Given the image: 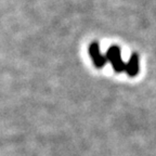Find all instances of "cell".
Here are the masks:
<instances>
[{
    "label": "cell",
    "mask_w": 156,
    "mask_h": 156,
    "mask_svg": "<svg viewBox=\"0 0 156 156\" xmlns=\"http://www.w3.org/2000/svg\"><path fill=\"white\" fill-rule=\"evenodd\" d=\"M107 60L112 63L113 67H114L116 73H122V72H126V64L122 62V55H120V50L118 47L113 46L107 50L106 53Z\"/></svg>",
    "instance_id": "6da1fadb"
},
{
    "label": "cell",
    "mask_w": 156,
    "mask_h": 156,
    "mask_svg": "<svg viewBox=\"0 0 156 156\" xmlns=\"http://www.w3.org/2000/svg\"><path fill=\"white\" fill-rule=\"evenodd\" d=\"M90 55L93 60V63L98 66V67H103L106 64L107 58L100 53V48H99V44L98 42H93L90 46Z\"/></svg>",
    "instance_id": "7a4b0ae2"
},
{
    "label": "cell",
    "mask_w": 156,
    "mask_h": 156,
    "mask_svg": "<svg viewBox=\"0 0 156 156\" xmlns=\"http://www.w3.org/2000/svg\"><path fill=\"white\" fill-rule=\"evenodd\" d=\"M140 69V64H139V56L136 53H133L131 55V58H129V62L126 64V73L130 77H134L138 75Z\"/></svg>",
    "instance_id": "3957f363"
}]
</instances>
